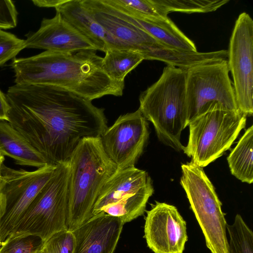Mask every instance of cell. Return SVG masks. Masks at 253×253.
I'll use <instances>...</instances> for the list:
<instances>
[{
    "mask_svg": "<svg viewBox=\"0 0 253 253\" xmlns=\"http://www.w3.org/2000/svg\"><path fill=\"white\" fill-rule=\"evenodd\" d=\"M6 95L9 123L48 165L68 160L84 138L100 137L108 127L103 108L62 88L15 84Z\"/></svg>",
    "mask_w": 253,
    "mask_h": 253,
    "instance_id": "cell-1",
    "label": "cell"
},
{
    "mask_svg": "<svg viewBox=\"0 0 253 253\" xmlns=\"http://www.w3.org/2000/svg\"><path fill=\"white\" fill-rule=\"evenodd\" d=\"M102 60L94 50L44 51L28 57L15 58L10 66L15 84L57 86L91 101L106 95L122 96L125 82L111 79L102 68Z\"/></svg>",
    "mask_w": 253,
    "mask_h": 253,
    "instance_id": "cell-2",
    "label": "cell"
},
{
    "mask_svg": "<svg viewBox=\"0 0 253 253\" xmlns=\"http://www.w3.org/2000/svg\"><path fill=\"white\" fill-rule=\"evenodd\" d=\"M70 197L67 230L73 231L93 216L103 185L117 170L104 152L100 137L84 138L69 159Z\"/></svg>",
    "mask_w": 253,
    "mask_h": 253,
    "instance_id": "cell-3",
    "label": "cell"
},
{
    "mask_svg": "<svg viewBox=\"0 0 253 253\" xmlns=\"http://www.w3.org/2000/svg\"><path fill=\"white\" fill-rule=\"evenodd\" d=\"M186 70L167 65L158 80L140 95L139 109L153 125L158 138L177 151L182 150V130L188 124Z\"/></svg>",
    "mask_w": 253,
    "mask_h": 253,
    "instance_id": "cell-4",
    "label": "cell"
},
{
    "mask_svg": "<svg viewBox=\"0 0 253 253\" xmlns=\"http://www.w3.org/2000/svg\"><path fill=\"white\" fill-rule=\"evenodd\" d=\"M247 116L212 104L189 122L188 141L182 150L191 162L203 168L229 148L246 126Z\"/></svg>",
    "mask_w": 253,
    "mask_h": 253,
    "instance_id": "cell-5",
    "label": "cell"
},
{
    "mask_svg": "<svg viewBox=\"0 0 253 253\" xmlns=\"http://www.w3.org/2000/svg\"><path fill=\"white\" fill-rule=\"evenodd\" d=\"M69 197L68 160L56 165L51 177L23 213L9 237L33 235L44 242L54 234L67 229Z\"/></svg>",
    "mask_w": 253,
    "mask_h": 253,
    "instance_id": "cell-6",
    "label": "cell"
},
{
    "mask_svg": "<svg viewBox=\"0 0 253 253\" xmlns=\"http://www.w3.org/2000/svg\"><path fill=\"white\" fill-rule=\"evenodd\" d=\"M180 184L211 253H228L226 226L222 203L203 169L192 162L181 165Z\"/></svg>",
    "mask_w": 253,
    "mask_h": 253,
    "instance_id": "cell-7",
    "label": "cell"
},
{
    "mask_svg": "<svg viewBox=\"0 0 253 253\" xmlns=\"http://www.w3.org/2000/svg\"><path fill=\"white\" fill-rule=\"evenodd\" d=\"M56 166L46 165L32 171L1 166L0 245L12 233L20 218L51 177Z\"/></svg>",
    "mask_w": 253,
    "mask_h": 253,
    "instance_id": "cell-8",
    "label": "cell"
},
{
    "mask_svg": "<svg viewBox=\"0 0 253 253\" xmlns=\"http://www.w3.org/2000/svg\"><path fill=\"white\" fill-rule=\"evenodd\" d=\"M229 73L227 59L201 64L186 70L188 123L212 104L239 110Z\"/></svg>",
    "mask_w": 253,
    "mask_h": 253,
    "instance_id": "cell-9",
    "label": "cell"
},
{
    "mask_svg": "<svg viewBox=\"0 0 253 253\" xmlns=\"http://www.w3.org/2000/svg\"><path fill=\"white\" fill-rule=\"evenodd\" d=\"M228 65L239 110L248 116L253 113V20L247 13L236 20L230 39Z\"/></svg>",
    "mask_w": 253,
    "mask_h": 253,
    "instance_id": "cell-10",
    "label": "cell"
},
{
    "mask_svg": "<svg viewBox=\"0 0 253 253\" xmlns=\"http://www.w3.org/2000/svg\"><path fill=\"white\" fill-rule=\"evenodd\" d=\"M149 136L148 121L138 109L120 116L100 138L104 152L120 169L134 166Z\"/></svg>",
    "mask_w": 253,
    "mask_h": 253,
    "instance_id": "cell-11",
    "label": "cell"
},
{
    "mask_svg": "<svg viewBox=\"0 0 253 253\" xmlns=\"http://www.w3.org/2000/svg\"><path fill=\"white\" fill-rule=\"evenodd\" d=\"M144 238L154 253H183L188 240L186 222L176 207L156 201L146 211Z\"/></svg>",
    "mask_w": 253,
    "mask_h": 253,
    "instance_id": "cell-12",
    "label": "cell"
},
{
    "mask_svg": "<svg viewBox=\"0 0 253 253\" xmlns=\"http://www.w3.org/2000/svg\"><path fill=\"white\" fill-rule=\"evenodd\" d=\"M25 37V47L28 48L61 53L98 50L92 42L56 11L53 17L43 18L39 29L29 32Z\"/></svg>",
    "mask_w": 253,
    "mask_h": 253,
    "instance_id": "cell-13",
    "label": "cell"
},
{
    "mask_svg": "<svg viewBox=\"0 0 253 253\" xmlns=\"http://www.w3.org/2000/svg\"><path fill=\"white\" fill-rule=\"evenodd\" d=\"M124 225L118 217L104 213L93 215L73 231L74 253H114Z\"/></svg>",
    "mask_w": 253,
    "mask_h": 253,
    "instance_id": "cell-14",
    "label": "cell"
},
{
    "mask_svg": "<svg viewBox=\"0 0 253 253\" xmlns=\"http://www.w3.org/2000/svg\"><path fill=\"white\" fill-rule=\"evenodd\" d=\"M83 2L95 20L108 32L141 54L149 46L160 42L119 16L103 0H83Z\"/></svg>",
    "mask_w": 253,
    "mask_h": 253,
    "instance_id": "cell-15",
    "label": "cell"
},
{
    "mask_svg": "<svg viewBox=\"0 0 253 253\" xmlns=\"http://www.w3.org/2000/svg\"><path fill=\"white\" fill-rule=\"evenodd\" d=\"M62 16L92 42L98 50L110 49L135 50L108 32L93 18L82 0H65L55 8Z\"/></svg>",
    "mask_w": 253,
    "mask_h": 253,
    "instance_id": "cell-16",
    "label": "cell"
},
{
    "mask_svg": "<svg viewBox=\"0 0 253 253\" xmlns=\"http://www.w3.org/2000/svg\"><path fill=\"white\" fill-rule=\"evenodd\" d=\"M152 184L147 172L134 166L117 169L100 191L94 206L93 215L100 213L105 207Z\"/></svg>",
    "mask_w": 253,
    "mask_h": 253,
    "instance_id": "cell-17",
    "label": "cell"
},
{
    "mask_svg": "<svg viewBox=\"0 0 253 253\" xmlns=\"http://www.w3.org/2000/svg\"><path fill=\"white\" fill-rule=\"evenodd\" d=\"M110 6L119 16L142 29L160 42L186 51H197L193 42L168 17L146 16L128 13Z\"/></svg>",
    "mask_w": 253,
    "mask_h": 253,
    "instance_id": "cell-18",
    "label": "cell"
},
{
    "mask_svg": "<svg viewBox=\"0 0 253 253\" xmlns=\"http://www.w3.org/2000/svg\"><path fill=\"white\" fill-rule=\"evenodd\" d=\"M142 54L144 60L162 61L184 70L201 64L225 60L228 57L227 50L224 49L207 52L188 51L160 42L148 47Z\"/></svg>",
    "mask_w": 253,
    "mask_h": 253,
    "instance_id": "cell-19",
    "label": "cell"
},
{
    "mask_svg": "<svg viewBox=\"0 0 253 253\" xmlns=\"http://www.w3.org/2000/svg\"><path fill=\"white\" fill-rule=\"evenodd\" d=\"M0 153L21 166L38 169L48 165L43 155L5 121H0Z\"/></svg>",
    "mask_w": 253,
    "mask_h": 253,
    "instance_id": "cell-20",
    "label": "cell"
},
{
    "mask_svg": "<svg viewBox=\"0 0 253 253\" xmlns=\"http://www.w3.org/2000/svg\"><path fill=\"white\" fill-rule=\"evenodd\" d=\"M253 126L248 128L227 158L231 174L243 182H253Z\"/></svg>",
    "mask_w": 253,
    "mask_h": 253,
    "instance_id": "cell-21",
    "label": "cell"
},
{
    "mask_svg": "<svg viewBox=\"0 0 253 253\" xmlns=\"http://www.w3.org/2000/svg\"><path fill=\"white\" fill-rule=\"evenodd\" d=\"M102 57V68L112 80L125 82L126 75L143 60V55L135 50L110 49Z\"/></svg>",
    "mask_w": 253,
    "mask_h": 253,
    "instance_id": "cell-22",
    "label": "cell"
},
{
    "mask_svg": "<svg viewBox=\"0 0 253 253\" xmlns=\"http://www.w3.org/2000/svg\"><path fill=\"white\" fill-rule=\"evenodd\" d=\"M154 190L153 184L105 207L100 213L118 217L125 224L143 214Z\"/></svg>",
    "mask_w": 253,
    "mask_h": 253,
    "instance_id": "cell-23",
    "label": "cell"
},
{
    "mask_svg": "<svg viewBox=\"0 0 253 253\" xmlns=\"http://www.w3.org/2000/svg\"><path fill=\"white\" fill-rule=\"evenodd\" d=\"M163 17L169 13H207L215 11L229 0H153Z\"/></svg>",
    "mask_w": 253,
    "mask_h": 253,
    "instance_id": "cell-24",
    "label": "cell"
},
{
    "mask_svg": "<svg viewBox=\"0 0 253 253\" xmlns=\"http://www.w3.org/2000/svg\"><path fill=\"white\" fill-rule=\"evenodd\" d=\"M228 253H253V233L242 216L237 214L233 223L227 225Z\"/></svg>",
    "mask_w": 253,
    "mask_h": 253,
    "instance_id": "cell-25",
    "label": "cell"
},
{
    "mask_svg": "<svg viewBox=\"0 0 253 253\" xmlns=\"http://www.w3.org/2000/svg\"><path fill=\"white\" fill-rule=\"evenodd\" d=\"M44 242L33 235H23L8 238L0 245V253H37Z\"/></svg>",
    "mask_w": 253,
    "mask_h": 253,
    "instance_id": "cell-26",
    "label": "cell"
},
{
    "mask_svg": "<svg viewBox=\"0 0 253 253\" xmlns=\"http://www.w3.org/2000/svg\"><path fill=\"white\" fill-rule=\"evenodd\" d=\"M75 238L73 231L67 229L58 232L44 242L43 253H74Z\"/></svg>",
    "mask_w": 253,
    "mask_h": 253,
    "instance_id": "cell-27",
    "label": "cell"
},
{
    "mask_svg": "<svg viewBox=\"0 0 253 253\" xmlns=\"http://www.w3.org/2000/svg\"><path fill=\"white\" fill-rule=\"evenodd\" d=\"M25 48V40L0 30V67L16 58V55Z\"/></svg>",
    "mask_w": 253,
    "mask_h": 253,
    "instance_id": "cell-28",
    "label": "cell"
},
{
    "mask_svg": "<svg viewBox=\"0 0 253 253\" xmlns=\"http://www.w3.org/2000/svg\"><path fill=\"white\" fill-rule=\"evenodd\" d=\"M18 14L13 1L0 0V30L16 27Z\"/></svg>",
    "mask_w": 253,
    "mask_h": 253,
    "instance_id": "cell-29",
    "label": "cell"
},
{
    "mask_svg": "<svg viewBox=\"0 0 253 253\" xmlns=\"http://www.w3.org/2000/svg\"><path fill=\"white\" fill-rule=\"evenodd\" d=\"M10 110V106L6 94H4L0 89V121H5L9 122V113Z\"/></svg>",
    "mask_w": 253,
    "mask_h": 253,
    "instance_id": "cell-30",
    "label": "cell"
},
{
    "mask_svg": "<svg viewBox=\"0 0 253 253\" xmlns=\"http://www.w3.org/2000/svg\"><path fill=\"white\" fill-rule=\"evenodd\" d=\"M65 0H32L34 5L41 7L56 8L63 3Z\"/></svg>",
    "mask_w": 253,
    "mask_h": 253,
    "instance_id": "cell-31",
    "label": "cell"
},
{
    "mask_svg": "<svg viewBox=\"0 0 253 253\" xmlns=\"http://www.w3.org/2000/svg\"><path fill=\"white\" fill-rule=\"evenodd\" d=\"M4 161V159L0 160V190L1 188V184H2V175H1V165L3 163Z\"/></svg>",
    "mask_w": 253,
    "mask_h": 253,
    "instance_id": "cell-32",
    "label": "cell"
},
{
    "mask_svg": "<svg viewBox=\"0 0 253 253\" xmlns=\"http://www.w3.org/2000/svg\"><path fill=\"white\" fill-rule=\"evenodd\" d=\"M3 159H4V157L3 156L1 153H0V160H3Z\"/></svg>",
    "mask_w": 253,
    "mask_h": 253,
    "instance_id": "cell-33",
    "label": "cell"
},
{
    "mask_svg": "<svg viewBox=\"0 0 253 253\" xmlns=\"http://www.w3.org/2000/svg\"><path fill=\"white\" fill-rule=\"evenodd\" d=\"M37 253H43L42 252V250H41V251H40V252H38Z\"/></svg>",
    "mask_w": 253,
    "mask_h": 253,
    "instance_id": "cell-34",
    "label": "cell"
}]
</instances>
